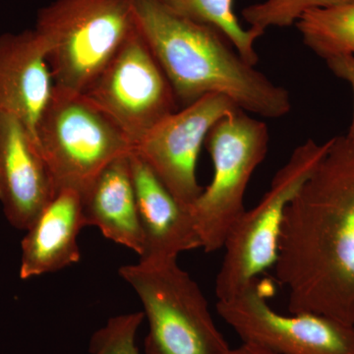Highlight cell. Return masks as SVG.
<instances>
[{
    "mask_svg": "<svg viewBox=\"0 0 354 354\" xmlns=\"http://www.w3.org/2000/svg\"><path fill=\"white\" fill-rule=\"evenodd\" d=\"M277 279L290 313L320 314L354 326V137L329 150L286 209Z\"/></svg>",
    "mask_w": 354,
    "mask_h": 354,
    "instance_id": "1",
    "label": "cell"
},
{
    "mask_svg": "<svg viewBox=\"0 0 354 354\" xmlns=\"http://www.w3.org/2000/svg\"><path fill=\"white\" fill-rule=\"evenodd\" d=\"M135 21L183 106L220 94L246 113L279 120L292 109L290 92L239 55L216 28L179 15L158 0H132Z\"/></svg>",
    "mask_w": 354,
    "mask_h": 354,
    "instance_id": "2",
    "label": "cell"
},
{
    "mask_svg": "<svg viewBox=\"0 0 354 354\" xmlns=\"http://www.w3.org/2000/svg\"><path fill=\"white\" fill-rule=\"evenodd\" d=\"M136 28L132 0H55L35 31L48 53L55 88L83 94Z\"/></svg>",
    "mask_w": 354,
    "mask_h": 354,
    "instance_id": "3",
    "label": "cell"
},
{
    "mask_svg": "<svg viewBox=\"0 0 354 354\" xmlns=\"http://www.w3.org/2000/svg\"><path fill=\"white\" fill-rule=\"evenodd\" d=\"M120 276L143 305L149 330L145 354H227L208 301L177 260L125 265Z\"/></svg>",
    "mask_w": 354,
    "mask_h": 354,
    "instance_id": "4",
    "label": "cell"
},
{
    "mask_svg": "<svg viewBox=\"0 0 354 354\" xmlns=\"http://www.w3.org/2000/svg\"><path fill=\"white\" fill-rule=\"evenodd\" d=\"M330 145V139L322 144L308 139L297 146L272 177L269 190L236 221L223 246L225 256L216 279L218 300L234 297L274 268L286 209Z\"/></svg>",
    "mask_w": 354,
    "mask_h": 354,
    "instance_id": "5",
    "label": "cell"
},
{
    "mask_svg": "<svg viewBox=\"0 0 354 354\" xmlns=\"http://www.w3.org/2000/svg\"><path fill=\"white\" fill-rule=\"evenodd\" d=\"M205 144L213 162V179L189 209L202 248L214 253L223 248L246 211L247 187L269 152V128L239 109L212 127Z\"/></svg>",
    "mask_w": 354,
    "mask_h": 354,
    "instance_id": "6",
    "label": "cell"
},
{
    "mask_svg": "<svg viewBox=\"0 0 354 354\" xmlns=\"http://www.w3.org/2000/svg\"><path fill=\"white\" fill-rule=\"evenodd\" d=\"M36 139L57 191L82 192L106 165L133 151L124 133L85 95L55 88Z\"/></svg>",
    "mask_w": 354,
    "mask_h": 354,
    "instance_id": "7",
    "label": "cell"
},
{
    "mask_svg": "<svg viewBox=\"0 0 354 354\" xmlns=\"http://www.w3.org/2000/svg\"><path fill=\"white\" fill-rule=\"evenodd\" d=\"M83 95L118 125L133 148L178 104L137 25Z\"/></svg>",
    "mask_w": 354,
    "mask_h": 354,
    "instance_id": "8",
    "label": "cell"
},
{
    "mask_svg": "<svg viewBox=\"0 0 354 354\" xmlns=\"http://www.w3.org/2000/svg\"><path fill=\"white\" fill-rule=\"evenodd\" d=\"M264 283L252 281L216 311L242 342L277 354H354V327L320 314L279 313Z\"/></svg>",
    "mask_w": 354,
    "mask_h": 354,
    "instance_id": "9",
    "label": "cell"
},
{
    "mask_svg": "<svg viewBox=\"0 0 354 354\" xmlns=\"http://www.w3.org/2000/svg\"><path fill=\"white\" fill-rule=\"evenodd\" d=\"M239 106L225 95H204L158 123L133 148L183 206L190 208L203 189L197 178L202 146L212 127Z\"/></svg>",
    "mask_w": 354,
    "mask_h": 354,
    "instance_id": "10",
    "label": "cell"
},
{
    "mask_svg": "<svg viewBox=\"0 0 354 354\" xmlns=\"http://www.w3.org/2000/svg\"><path fill=\"white\" fill-rule=\"evenodd\" d=\"M57 192L31 130L12 114L0 113V204L6 220L26 232Z\"/></svg>",
    "mask_w": 354,
    "mask_h": 354,
    "instance_id": "11",
    "label": "cell"
},
{
    "mask_svg": "<svg viewBox=\"0 0 354 354\" xmlns=\"http://www.w3.org/2000/svg\"><path fill=\"white\" fill-rule=\"evenodd\" d=\"M130 172L142 234L143 262L177 260L179 254L202 248L189 208L165 187L138 153L129 155Z\"/></svg>",
    "mask_w": 354,
    "mask_h": 354,
    "instance_id": "12",
    "label": "cell"
},
{
    "mask_svg": "<svg viewBox=\"0 0 354 354\" xmlns=\"http://www.w3.org/2000/svg\"><path fill=\"white\" fill-rule=\"evenodd\" d=\"M53 91L48 53L37 32L0 35V113L19 118L36 137Z\"/></svg>",
    "mask_w": 354,
    "mask_h": 354,
    "instance_id": "13",
    "label": "cell"
},
{
    "mask_svg": "<svg viewBox=\"0 0 354 354\" xmlns=\"http://www.w3.org/2000/svg\"><path fill=\"white\" fill-rule=\"evenodd\" d=\"M85 227L80 191L58 190L25 232L21 243L20 279L36 278L78 263V236Z\"/></svg>",
    "mask_w": 354,
    "mask_h": 354,
    "instance_id": "14",
    "label": "cell"
},
{
    "mask_svg": "<svg viewBox=\"0 0 354 354\" xmlns=\"http://www.w3.org/2000/svg\"><path fill=\"white\" fill-rule=\"evenodd\" d=\"M129 155L106 165L81 192L86 225L141 255L143 234L130 172Z\"/></svg>",
    "mask_w": 354,
    "mask_h": 354,
    "instance_id": "15",
    "label": "cell"
},
{
    "mask_svg": "<svg viewBox=\"0 0 354 354\" xmlns=\"http://www.w3.org/2000/svg\"><path fill=\"white\" fill-rule=\"evenodd\" d=\"M304 43L319 57H354V1L312 9L297 22Z\"/></svg>",
    "mask_w": 354,
    "mask_h": 354,
    "instance_id": "16",
    "label": "cell"
},
{
    "mask_svg": "<svg viewBox=\"0 0 354 354\" xmlns=\"http://www.w3.org/2000/svg\"><path fill=\"white\" fill-rule=\"evenodd\" d=\"M171 11L196 22L212 26L223 32L248 64L259 62L256 41L262 37L252 29H244L234 11V0H158Z\"/></svg>",
    "mask_w": 354,
    "mask_h": 354,
    "instance_id": "17",
    "label": "cell"
},
{
    "mask_svg": "<svg viewBox=\"0 0 354 354\" xmlns=\"http://www.w3.org/2000/svg\"><path fill=\"white\" fill-rule=\"evenodd\" d=\"M354 0H266L252 4L242 10V17L250 26L249 29L264 35L266 30L272 27H290L307 11L312 9L348 3Z\"/></svg>",
    "mask_w": 354,
    "mask_h": 354,
    "instance_id": "18",
    "label": "cell"
},
{
    "mask_svg": "<svg viewBox=\"0 0 354 354\" xmlns=\"http://www.w3.org/2000/svg\"><path fill=\"white\" fill-rule=\"evenodd\" d=\"M144 312L123 314L109 319L91 337V354H140L136 335L143 322Z\"/></svg>",
    "mask_w": 354,
    "mask_h": 354,
    "instance_id": "19",
    "label": "cell"
},
{
    "mask_svg": "<svg viewBox=\"0 0 354 354\" xmlns=\"http://www.w3.org/2000/svg\"><path fill=\"white\" fill-rule=\"evenodd\" d=\"M325 62L330 72L337 78L348 82L353 90V116L346 134L354 137V57L348 55H334L326 58Z\"/></svg>",
    "mask_w": 354,
    "mask_h": 354,
    "instance_id": "20",
    "label": "cell"
},
{
    "mask_svg": "<svg viewBox=\"0 0 354 354\" xmlns=\"http://www.w3.org/2000/svg\"><path fill=\"white\" fill-rule=\"evenodd\" d=\"M227 354H277L267 349L261 348L259 346H253V344L242 342L241 346L237 348H230Z\"/></svg>",
    "mask_w": 354,
    "mask_h": 354,
    "instance_id": "21",
    "label": "cell"
},
{
    "mask_svg": "<svg viewBox=\"0 0 354 354\" xmlns=\"http://www.w3.org/2000/svg\"><path fill=\"white\" fill-rule=\"evenodd\" d=\"M353 327H354V326H353Z\"/></svg>",
    "mask_w": 354,
    "mask_h": 354,
    "instance_id": "22",
    "label": "cell"
}]
</instances>
